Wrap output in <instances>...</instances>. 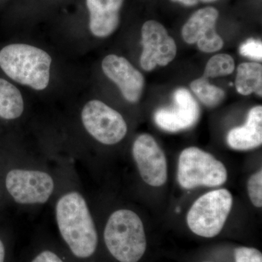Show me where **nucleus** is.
<instances>
[{"label": "nucleus", "mask_w": 262, "mask_h": 262, "mask_svg": "<svg viewBox=\"0 0 262 262\" xmlns=\"http://www.w3.org/2000/svg\"><path fill=\"white\" fill-rule=\"evenodd\" d=\"M51 63L47 52L29 45H9L0 51L3 72L15 82L36 91L48 87Z\"/></svg>", "instance_id": "obj_2"}, {"label": "nucleus", "mask_w": 262, "mask_h": 262, "mask_svg": "<svg viewBox=\"0 0 262 262\" xmlns=\"http://www.w3.org/2000/svg\"><path fill=\"white\" fill-rule=\"evenodd\" d=\"M235 87L244 96L256 93L262 96V66L258 63H243L237 67Z\"/></svg>", "instance_id": "obj_16"}, {"label": "nucleus", "mask_w": 262, "mask_h": 262, "mask_svg": "<svg viewBox=\"0 0 262 262\" xmlns=\"http://www.w3.org/2000/svg\"><path fill=\"white\" fill-rule=\"evenodd\" d=\"M239 53L242 56L251 59L261 61L262 44L261 41L255 39H249L241 45Z\"/></svg>", "instance_id": "obj_20"}, {"label": "nucleus", "mask_w": 262, "mask_h": 262, "mask_svg": "<svg viewBox=\"0 0 262 262\" xmlns=\"http://www.w3.org/2000/svg\"><path fill=\"white\" fill-rule=\"evenodd\" d=\"M103 239L108 252L119 262H138L146 249L144 225L139 215L119 209L108 217Z\"/></svg>", "instance_id": "obj_3"}, {"label": "nucleus", "mask_w": 262, "mask_h": 262, "mask_svg": "<svg viewBox=\"0 0 262 262\" xmlns=\"http://www.w3.org/2000/svg\"><path fill=\"white\" fill-rule=\"evenodd\" d=\"M232 206V194L227 189L207 192L194 202L188 212V227L201 237H215L223 229Z\"/></svg>", "instance_id": "obj_5"}, {"label": "nucleus", "mask_w": 262, "mask_h": 262, "mask_svg": "<svg viewBox=\"0 0 262 262\" xmlns=\"http://www.w3.org/2000/svg\"><path fill=\"white\" fill-rule=\"evenodd\" d=\"M55 218L61 238L75 257H91L97 249L98 236L85 198L78 191L63 193L55 206Z\"/></svg>", "instance_id": "obj_1"}, {"label": "nucleus", "mask_w": 262, "mask_h": 262, "mask_svg": "<svg viewBox=\"0 0 262 262\" xmlns=\"http://www.w3.org/2000/svg\"><path fill=\"white\" fill-rule=\"evenodd\" d=\"M5 248L2 239H0V262H5Z\"/></svg>", "instance_id": "obj_24"}, {"label": "nucleus", "mask_w": 262, "mask_h": 262, "mask_svg": "<svg viewBox=\"0 0 262 262\" xmlns=\"http://www.w3.org/2000/svg\"><path fill=\"white\" fill-rule=\"evenodd\" d=\"M219 11L213 7L198 10L182 28V37L188 44H198L204 53L220 51L224 46L222 38L215 30Z\"/></svg>", "instance_id": "obj_10"}, {"label": "nucleus", "mask_w": 262, "mask_h": 262, "mask_svg": "<svg viewBox=\"0 0 262 262\" xmlns=\"http://www.w3.org/2000/svg\"><path fill=\"white\" fill-rule=\"evenodd\" d=\"M124 0H86L90 13L89 28L95 37L113 34L120 24V12Z\"/></svg>", "instance_id": "obj_13"}, {"label": "nucleus", "mask_w": 262, "mask_h": 262, "mask_svg": "<svg viewBox=\"0 0 262 262\" xmlns=\"http://www.w3.org/2000/svg\"><path fill=\"white\" fill-rule=\"evenodd\" d=\"M132 155L141 178L151 187H162L168 179V164L165 153L156 140L147 134L138 136Z\"/></svg>", "instance_id": "obj_8"}, {"label": "nucleus", "mask_w": 262, "mask_h": 262, "mask_svg": "<svg viewBox=\"0 0 262 262\" xmlns=\"http://www.w3.org/2000/svg\"><path fill=\"white\" fill-rule=\"evenodd\" d=\"M31 262H64L59 255L51 250H44L37 253Z\"/></svg>", "instance_id": "obj_22"}, {"label": "nucleus", "mask_w": 262, "mask_h": 262, "mask_svg": "<svg viewBox=\"0 0 262 262\" xmlns=\"http://www.w3.org/2000/svg\"><path fill=\"white\" fill-rule=\"evenodd\" d=\"M227 143L229 147L239 151L255 149L261 145V106H255L250 110L244 125L234 127L229 131Z\"/></svg>", "instance_id": "obj_14"}, {"label": "nucleus", "mask_w": 262, "mask_h": 262, "mask_svg": "<svg viewBox=\"0 0 262 262\" xmlns=\"http://www.w3.org/2000/svg\"><path fill=\"white\" fill-rule=\"evenodd\" d=\"M248 196L256 208L262 206V170H260L250 177L248 181Z\"/></svg>", "instance_id": "obj_19"}, {"label": "nucleus", "mask_w": 262, "mask_h": 262, "mask_svg": "<svg viewBox=\"0 0 262 262\" xmlns=\"http://www.w3.org/2000/svg\"><path fill=\"white\" fill-rule=\"evenodd\" d=\"M24 110L23 96L13 84L0 78V117L13 120L21 116Z\"/></svg>", "instance_id": "obj_15"}, {"label": "nucleus", "mask_w": 262, "mask_h": 262, "mask_svg": "<svg viewBox=\"0 0 262 262\" xmlns=\"http://www.w3.org/2000/svg\"><path fill=\"white\" fill-rule=\"evenodd\" d=\"M5 187L15 203L35 206L50 201L56 189V182L53 176L46 170L16 168L7 173Z\"/></svg>", "instance_id": "obj_6"}, {"label": "nucleus", "mask_w": 262, "mask_h": 262, "mask_svg": "<svg viewBox=\"0 0 262 262\" xmlns=\"http://www.w3.org/2000/svg\"><path fill=\"white\" fill-rule=\"evenodd\" d=\"M173 107L160 108L155 114V121L164 130L178 132L194 126L201 110L192 95L186 89L180 88L173 95Z\"/></svg>", "instance_id": "obj_11"}, {"label": "nucleus", "mask_w": 262, "mask_h": 262, "mask_svg": "<svg viewBox=\"0 0 262 262\" xmlns=\"http://www.w3.org/2000/svg\"><path fill=\"white\" fill-rule=\"evenodd\" d=\"M101 67L103 73L118 86L127 101H139L144 91V76L126 58L108 55L103 58Z\"/></svg>", "instance_id": "obj_12"}, {"label": "nucleus", "mask_w": 262, "mask_h": 262, "mask_svg": "<svg viewBox=\"0 0 262 262\" xmlns=\"http://www.w3.org/2000/svg\"><path fill=\"white\" fill-rule=\"evenodd\" d=\"M177 179L184 189L220 187L227 182V170L210 153L191 146L183 150L179 156Z\"/></svg>", "instance_id": "obj_4"}, {"label": "nucleus", "mask_w": 262, "mask_h": 262, "mask_svg": "<svg viewBox=\"0 0 262 262\" xmlns=\"http://www.w3.org/2000/svg\"><path fill=\"white\" fill-rule=\"evenodd\" d=\"M174 3H180L186 6H194L199 3L200 0H170Z\"/></svg>", "instance_id": "obj_23"}, {"label": "nucleus", "mask_w": 262, "mask_h": 262, "mask_svg": "<svg viewBox=\"0 0 262 262\" xmlns=\"http://www.w3.org/2000/svg\"><path fill=\"white\" fill-rule=\"evenodd\" d=\"M143 51L141 67L145 71L154 70L157 66L165 67L170 63L177 53V46L166 29L157 20L145 22L141 29Z\"/></svg>", "instance_id": "obj_9"}, {"label": "nucleus", "mask_w": 262, "mask_h": 262, "mask_svg": "<svg viewBox=\"0 0 262 262\" xmlns=\"http://www.w3.org/2000/svg\"><path fill=\"white\" fill-rule=\"evenodd\" d=\"M81 119L90 135L104 145L118 144L126 136L127 125L123 117L98 100H92L84 105Z\"/></svg>", "instance_id": "obj_7"}, {"label": "nucleus", "mask_w": 262, "mask_h": 262, "mask_svg": "<svg viewBox=\"0 0 262 262\" xmlns=\"http://www.w3.org/2000/svg\"><path fill=\"white\" fill-rule=\"evenodd\" d=\"M235 63L233 58L225 53L215 55L207 63L203 77L215 78L230 75L234 72Z\"/></svg>", "instance_id": "obj_18"}, {"label": "nucleus", "mask_w": 262, "mask_h": 262, "mask_svg": "<svg viewBox=\"0 0 262 262\" xmlns=\"http://www.w3.org/2000/svg\"><path fill=\"white\" fill-rule=\"evenodd\" d=\"M203 3H212V2L216 1V0H201Z\"/></svg>", "instance_id": "obj_25"}, {"label": "nucleus", "mask_w": 262, "mask_h": 262, "mask_svg": "<svg viewBox=\"0 0 262 262\" xmlns=\"http://www.w3.org/2000/svg\"><path fill=\"white\" fill-rule=\"evenodd\" d=\"M190 88L196 97L209 107L218 106L225 99V91L210 83L208 79L205 77H201L192 81Z\"/></svg>", "instance_id": "obj_17"}, {"label": "nucleus", "mask_w": 262, "mask_h": 262, "mask_svg": "<svg viewBox=\"0 0 262 262\" xmlns=\"http://www.w3.org/2000/svg\"><path fill=\"white\" fill-rule=\"evenodd\" d=\"M235 262H262V254L253 248L239 247L234 250Z\"/></svg>", "instance_id": "obj_21"}]
</instances>
